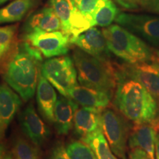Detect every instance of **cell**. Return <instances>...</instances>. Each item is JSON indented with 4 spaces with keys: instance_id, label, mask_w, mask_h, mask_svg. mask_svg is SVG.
Segmentation results:
<instances>
[{
    "instance_id": "6da1fadb",
    "label": "cell",
    "mask_w": 159,
    "mask_h": 159,
    "mask_svg": "<svg viewBox=\"0 0 159 159\" xmlns=\"http://www.w3.org/2000/svg\"><path fill=\"white\" fill-rule=\"evenodd\" d=\"M116 88L114 103L125 118L135 124L156 120L157 99L136 80L122 70L116 71Z\"/></svg>"
},
{
    "instance_id": "7a4b0ae2",
    "label": "cell",
    "mask_w": 159,
    "mask_h": 159,
    "mask_svg": "<svg viewBox=\"0 0 159 159\" xmlns=\"http://www.w3.org/2000/svg\"><path fill=\"white\" fill-rule=\"evenodd\" d=\"M42 62V54L24 41L7 63L4 80L25 102L35 95Z\"/></svg>"
},
{
    "instance_id": "3957f363",
    "label": "cell",
    "mask_w": 159,
    "mask_h": 159,
    "mask_svg": "<svg viewBox=\"0 0 159 159\" xmlns=\"http://www.w3.org/2000/svg\"><path fill=\"white\" fill-rule=\"evenodd\" d=\"M110 52L129 64L151 62L153 52L134 33L119 25L102 30Z\"/></svg>"
},
{
    "instance_id": "277c9868",
    "label": "cell",
    "mask_w": 159,
    "mask_h": 159,
    "mask_svg": "<svg viewBox=\"0 0 159 159\" xmlns=\"http://www.w3.org/2000/svg\"><path fill=\"white\" fill-rule=\"evenodd\" d=\"M77 80L81 85L111 93L116 86V72L108 61L76 49L73 53Z\"/></svg>"
},
{
    "instance_id": "5b68a950",
    "label": "cell",
    "mask_w": 159,
    "mask_h": 159,
    "mask_svg": "<svg viewBox=\"0 0 159 159\" xmlns=\"http://www.w3.org/2000/svg\"><path fill=\"white\" fill-rule=\"evenodd\" d=\"M41 75L61 95L68 97L69 91L78 85L74 61L68 56L51 57L41 65Z\"/></svg>"
},
{
    "instance_id": "8992f818",
    "label": "cell",
    "mask_w": 159,
    "mask_h": 159,
    "mask_svg": "<svg viewBox=\"0 0 159 159\" xmlns=\"http://www.w3.org/2000/svg\"><path fill=\"white\" fill-rule=\"evenodd\" d=\"M101 130L113 152L120 159H127L129 126L123 117L111 109L102 110Z\"/></svg>"
},
{
    "instance_id": "52a82bcc",
    "label": "cell",
    "mask_w": 159,
    "mask_h": 159,
    "mask_svg": "<svg viewBox=\"0 0 159 159\" xmlns=\"http://www.w3.org/2000/svg\"><path fill=\"white\" fill-rule=\"evenodd\" d=\"M24 41L36 48L45 57L64 55L69 51V35L61 30L43 32L34 30L25 33Z\"/></svg>"
},
{
    "instance_id": "ba28073f",
    "label": "cell",
    "mask_w": 159,
    "mask_h": 159,
    "mask_svg": "<svg viewBox=\"0 0 159 159\" xmlns=\"http://www.w3.org/2000/svg\"><path fill=\"white\" fill-rule=\"evenodd\" d=\"M115 21L151 44L159 46V16L121 13Z\"/></svg>"
},
{
    "instance_id": "9c48e42d",
    "label": "cell",
    "mask_w": 159,
    "mask_h": 159,
    "mask_svg": "<svg viewBox=\"0 0 159 159\" xmlns=\"http://www.w3.org/2000/svg\"><path fill=\"white\" fill-rule=\"evenodd\" d=\"M19 122L24 134L38 148L42 146L49 139V129L39 116L32 102L21 113Z\"/></svg>"
},
{
    "instance_id": "30bf717a",
    "label": "cell",
    "mask_w": 159,
    "mask_h": 159,
    "mask_svg": "<svg viewBox=\"0 0 159 159\" xmlns=\"http://www.w3.org/2000/svg\"><path fill=\"white\" fill-rule=\"evenodd\" d=\"M70 43L97 58L108 61L109 52L102 31L92 27L75 37H71Z\"/></svg>"
},
{
    "instance_id": "8fae6325",
    "label": "cell",
    "mask_w": 159,
    "mask_h": 159,
    "mask_svg": "<svg viewBox=\"0 0 159 159\" xmlns=\"http://www.w3.org/2000/svg\"><path fill=\"white\" fill-rule=\"evenodd\" d=\"M125 75L136 80L159 100V68L153 63H128L121 69Z\"/></svg>"
},
{
    "instance_id": "7c38bea8",
    "label": "cell",
    "mask_w": 159,
    "mask_h": 159,
    "mask_svg": "<svg viewBox=\"0 0 159 159\" xmlns=\"http://www.w3.org/2000/svg\"><path fill=\"white\" fill-rule=\"evenodd\" d=\"M159 121L143 124H136L131 130L128 139V145L131 150L140 149L149 155L151 159H155V147Z\"/></svg>"
},
{
    "instance_id": "4fadbf2b",
    "label": "cell",
    "mask_w": 159,
    "mask_h": 159,
    "mask_svg": "<svg viewBox=\"0 0 159 159\" xmlns=\"http://www.w3.org/2000/svg\"><path fill=\"white\" fill-rule=\"evenodd\" d=\"M78 104L69 97H57L54 111V123L57 134H68L74 125L75 113Z\"/></svg>"
},
{
    "instance_id": "5bb4252c",
    "label": "cell",
    "mask_w": 159,
    "mask_h": 159,
    "mask_svg": "<svg viewBox=\"0 0 159 159\" xmlns=\"http://www.w3.org/2000/svg\"><path fill=\"white\" fill-rule=\"evenodd\" d=\"M68 97L83 107L105 108L110 103L111 93L80 85L71 89Z\"/></svg>"
},
{
    "instance_id": "9a60e30c",
    "label": "cell",
    "mask_w": 159,
    "mask_h": 159,
    "mask_svg": "<svg viewBox=\"0 0 159 159\" xmlns=\"http://www.w3.org/2000/svg\"><path fill=\"white\" fill-rule=\"evenodd\" d=\"M57 99L53 85L41 75L40 71L36 88V101L40 113L49 123H54V111Z\"/></svg>"
},
{
    "instance_id": "2e32d148",
    "label": "cell",
    "mask_w": 159,
    "mask_h": 159,
    "mask_svg": "<svg viewBox=\"0 0 159 159\" xmlns=\"http://www.w3.org/2000/svg\"><path fill=\"white\" fill-rule=\"evenodd\" d=\"M103 108L82 107L75 113L74 126L76 134L82 139L101 130V114Z\"/></svg>"
},
{
    "instance_id": "e0dca14e",
    "label": "cell",
    "mask_w": 159,
    "mask_h": 159,
    "mask_svg": "<svg viewBox=\"0 0 159 159\" xmlns=\"http://www.w3.org/2000/svg\"><path fill=\"white\" fill-rule=\"evenodd\" d=\"M21 100L7 83H0V130L7 128L20 108Z\"/></svg>"
},
{
    "instance_id": "ac0fdd59",
    "label": "cell",
    "mask_w": 159,
    "mask_h": 159,
    "mask_svg": "<svg viewBox=\"0 0 159 159\" xmlns=\"http://www.w3.org/2000/svg\"><path fill=\"white\" fill-rule=\"evenodd\" d=\"M25 33L39 30L55 32L62 30V25L51 7L37 11L29 18L25 25Z\"/></svg>"
},
{
    "instance_id": "d6986e66",
    "label": "cell",
    "mask_w": 159,
    "mask_h": 159,
    "mask_svg": "<svg viewBox=\"0 0 159 159\" xmlns=\"http://www.w3.org/2000/svg\"><path fill=\"white\" fill-rule=\"evenodd\" d=\"M35 0H13L0 9V25L21 21L33 8Z\"/></svg>"
},
{
    "instance_id": "ffe728a7",
    "label": "cell",
    "mask_w": 159,
    "mask_h": 159,
    "mask_svg": "<svg viewBox=\"0 0 159 159\" xmlns=\"http://www.w3.org/2000/svg\"><path fill=\"white\" fill-rule=\"evenodd\" d=\"M80 140L90 146L97 159H119L111 150L101 130L95 131Z\"/></svg>"
},
{
    "instance_id": "44dd1931",
    "label": "cell",
    "mask_w": 159,
    "mask_h": 159,
    "mask_svg": "<svg viewBox=\"0 0 159 159\" xmlns=\"http://www.w3.org/2000/svg\"><path fill=\"white\" fill-rule=\"evenodd\" d=\"M119 14L118 9L112 0H97L94 13L95 26L107 27L111 25Z\"/></svg>"
},
{
    "instance_id": "7402d4cb",
    "label": "cell",
    "mask_w": 159,
    "mask_h": 159,
    "mask_svg": "<svg viewBox=\"0 0 159 159\" xmlns=\"http://www.w3.org/2000/svg\"><path fill=\"white\" fill-rule=\"evenodd\" d=\"M51 7L54 10L62 25V30L70 36V21L75 5L71 0H49Z\"/></svg>"
},
{
    "instance_id": "603a6c76",
    "label": "cell",
    "mask_w": 159,
    "mask_h": 159,
    "mask_svg": "<svg viewBox=\"0 0 159 159\" xmlns=\"http://www.w3.org/2000/svg\"><path fill=\"white\" fill-rule=\"evenodd\" d=\"M37 148L25 139H17L13 148L14 159H40Z\"/></svg>"
},
{
    "instance_id": "cb8c5ba5",
    "label": "cell",
    "mask_w": 159,
    "mask_h": 159,
    "mask_svg": "<svg viewBox=\"0 0 159 159\" xmlns=\"http://www.w3.org/2000/svg\"><path fill=\"white\" fill-rule=\"evenodd\" d=\"M66 150L71 159H97L90 146L81 140L69 143Z\"/></svg>"
},
{
    "instance_id": "d4e9b609",
    "label": "cell",
    "mask_w": 159,
    "mask_h": 159,
    "mask_svg": "<svg viewBox=\"0 0 159 159\" xmlns=\"http://www.w3.org/2000/svg\"><path fill=\"white\" fill-rule=\"evenodd\" d=\"M16 29V25L0 27V61L8 55L13 47Z\"/></svg>"
},
{
    "instance_id": "484cf974",
    "label": "cell",
    "mask_w": 159,
    "mask_h": 159,
    "mask_svg": "<svg viewBox=\"0 0 159 159\" xmlns=\"http://www.w3.org/2000/svg\"><path fill=\"white\" fill-rule=\"evenodd\" d=\"M76 8L94 25V13L97 0H71Z\"/></svg>"
},
{
    "instance_id": "4316f807",
    "label": "cell",
    "mask_w": 159,
    "mask_h": 159,
    "mask_svg": "<svg viewBox=\"0 0 159 159\" xmlns=\"http://www.w3.org/2000/svg\"><path fill=\"white\" fill-rule=\"evenodd\" d=\"M139 7L159 15V0H142Z\"/></svg>"
},
{
    "instance_id": "83f0119b",
    "label": "cell",
    "mask_w": 159,
    "mask_h": 159,
    "mask_svg": "<svg viewBox=\"0 0 159 159\" xmlns=\"http://www.w3.org/2000/svg\"><path fill=\"white\" fill-rule=\"evenodd\" d=\"M49 159H71V158L63 145L57 144L52 150Z\"/></svg>"
},
{
    "instance_id": "f1b7e54d",
    "label": "cell",
    "mask_w": 159,
    "mask_h": 159,
    "mask_svg": "<svg viewBox=\"0 0 159 159\" xmlns=\"http://www.w3.org/2000/svg\"><path fill=\"white\" fill-rule=\"evenodd\" d=\"M128 159H151V158L144 150L140 149H134L131 150Z\"/></svg>"
},
{
    "instance_id": "f546056e",
    "label": "cell",
    "mask_w": 159,
    "mask_h": 159,
    "mask_svg": "<svg viewBox=\"0 0 159 159\" xmlns=\"http://www.w3.org/2000/svg\"><path fill=\"white\" fill-rule=\"evenodd\" d=\"M142 0H116V2L125 9H136Z\"/></svg>"
},
{
    "instance_id": "4dcf8cb0",
    "label": "cell",
    "mask_w": 159,
    "mask_h": 159,
    "mask_svg": "<svg viewBox=\"0 0 159 159\" xmlns=\"http://www.w3.org/2000/svg\"><path fill=\"white\" fill-rule=\"evenodd\" d=\"M151 62L153 63L154 65H156L158 68H159V49L153 52V55H152Z\"/></svg>"
},
{
    "instance_id": "1f68e13d",
    "label": "cell",
    "mask_w": 159,
    "mask_h": 159,
    "mask_svg": "<svg viewBox=\"0 0 159 159\" xmlns=\"http://www.w3.org/2000/svg\"><path fill=\"white\" fill-rule=\"evenodd\" d=\"M155 157L156 159H159V135L157 136L156 147H155Z\"/></svg>"
},
{
    "instance_id": "d6a6232c",
    "label": "cell",
    "mask_w": 159,
    "mask_h": 159,
    "mask_svg": "<svg viewBox=\"0 0 159 159\" xmlns=\"http://www.w3.org/2000/svg\"><path fill=\"white\" fill-rule=\"evenodd\" d=\"M5 148L2 144H0V159H4L5 158Z\"/></svg>"
},
{
    "instance_id": "836d02e7",
    "label": "cell",
    "mask_w": 159,
    "mask_h": 159,
    "mask_svg": "<svg viewBox=\"0 0 159 159\" xmlns=\"http://www.w3.org/2000/svg\"><path fill=\"white\" fill-rule=\"evenodd\" d=\"M4 159H13V157L11 155H8V156H6Z\"/></svg>"
},
{
    "instance_id": "e575fe53",
    "label": "cell",
    "mask_w": 159,
    "mask_h": 159,
    "mask_svg": "<svg viewBox=\"0 0 159 159\" xmlns=\"http://www.w3.org/2000/svg\"><path fill=\"white\" fill-rule=\"evenodd\" d=\"M8 1H9V0H0V5H3L4 3L7 2H8Z\"/></svg>"
},
{
    "instance_id": "d590c367",
    "label": "cell",
    "mask_w": 159,
    "mask_h": 159,
    "mask_svg": "<svg viewBox=\"0 0 159 159\" xmlns=\"http://www.w3.org/2000/svg\"><path fill=\"white\" fill-rule=\"evenodd\" d=\"M0 131H1V130H0Z\"/></svg>"
}]
</instances>
